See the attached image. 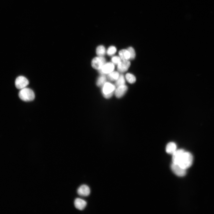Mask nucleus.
<instances>
[{
	"label": "nucleus",
	"mask_w": 214,
	"mask_h": 214,
	"mask_svg": "<svg viewBox=\"0 0 214 214\" xmlns=\"http://www.w3.org/2000/svg\"><path fill=\"white\" fill-rule=\"evenodd\" d=\"M116 86L108 82H106L102 86V93L106 98H111L114 94Z\"/></svg>",
	"instance_id": "nucleus-3"
},
{
	"label": "nucleus",
	"mask_w": 214,
	"mask_h": 214,
	"mask_svg": "<svg viewBox=\"0 0 214 214\" xmlns=\"http://www.w3.org/2000/svg\"><path fill=\"white\" fill-rule=\"evenodd\" d=\"M125 78L127 81L130 84L134 83L136 81V78L133 74L127 73L125 75Z\"/></svg>",
	"instance_id": "nucleus-19"
},
{
	"label": "nucleus",
	"mask_w": 214,
	"mask_h": 214,
	"mask_svg": "<svg viewBox=\"0 0 214 214\" xmlns=\"http://www.w3.org/2000/svg\"><path fill=\"white\" fill-rule=\"evenodd\" d=\"M177 145L174 142H170L166 145V150L167 153L172 155L177 150Z\"/></svg>",
	"instance_id": "nucleus-13"
},
{
	"label": "nucleus",
	"mask_w": 214,
	"mask_h": 214,
	"mask_svg": "<svg viewBox=\"0 0 214 214\" xmlns=\"http://www.w3.org/2000/svg\"><path fill=\"white\" fill-rule=\"evenodd\" d=\"M29 84L28 80L25 77L20 76L18 77L15 81V85L16 88L19 89H21L26 87Z\"/></svg>",
	"instance_id": "nucleus-5"
},
{
	"label": "nucleus",
	"mask_w": 214,
	"mask_h": 214,
	"mask_svg": "<svg viewBox=\"0 0 214 214\" xmlns=\"http://www.w3.org/2000/svg\"><path fill=\"white\" fill-rule=\"evenodd\" d=\"M125 83V80L124 75L122 74H120L117 79L115 82V86L117 87L124 85Z\"/></svg>",
	"instance_id": "nucleus-17"
},
{
	"label": "nucleus",
	"mask_w": 214,
	"mask_h": 214,
	"mask_svg": "<svg viewBox=\"0 0 214 214\" xmlns=\"http://www.w3.org/2000/svg\"><path fill=\"white\" fill-rule=\"evenodd\" d=\"M119 75V74L118 72L113 71L108 74L107 77L109 81H116L118 78Z\"/></svg>",
	"instance_id": "nucleus-15"
},
{
	"label": "nucleus",
	"mask_w": 214,
	"mask_h": 214,
	"mask_svg": "<svg viewBox=\"0 0 214 214\" xmlns=\"http://www.w3.org/2000/svg\"><path fill=\"white\" fill-rule=\"evenodd\" d=\"M185 150L182 149L177 150L172 154V163L177 164Z\"/></svg>",
	"instance_id": "nucleus-11"
},
{
	"label": "nucleus",
	"mask_w": 214,
	"mask_h": 214,
	"mask_svg": "<svg viewBox=\"0 0 214 214\" xmlns=\"http://www.w3.org/2000/svg\"><path fill=\"white\" fill-rule=\"evenodd\" d=\"M106 78L104 75L100 76L96 81L97 85L99 87H102L106 82Z\"/></svg>",
	"instance_id": "nucleus-16"
},
{
	"label": "nucleus",
	"mask_w": 214,
	"mask_h": 214,
	"mask_svg": "<svg viewBox=\"0 0 214 214\" xmlns=\"http://www.w3.org/2000/svg\"><path fill=\"white\" fill-rule=\"evenodd\" d=\"M106 53V49L102 45L98 46L96 49V53L98 56H103Z\"/></svg>",
	"instance_id": "nucleus-18"
},
{
	"label": "nucleus",
	"mask_w": 214,
	"mask_h": 214,
	"mask_svg": "<svg viewBox=\"0 0 214 214\" xmlns=\"http://www.w3.org/2000/svg\"><path fill=\"white\" fill-rule=\"evenodd\" d=\"M105 59L103 56H98L94 58L91 62L92 67L96 70L100 69L106 63Z\"/></svg>",
	"instance_id": "nucleus-4"
},
{
	"label": "nucleus",
	"mask_w": 214,
	"mask_h": 214,
	"mask_svg": "<svg viewBox=\"0 0 214 214\" xmlns=\"http://www.w3.org/2000/svg\"><path fill=\"white\" fill-rule=\"evenodd\" d=\"M193 160L192 154L189 152L185 151L177 164L182 168L186 169L191 166Z\"/></svg>",
	"instance_id": "nucleus-1"
},
{
	"label": "nucleus",
	"mask_w": 214,
	"mask_h": 214,
	"mask_svg": "<svg viewBox=\"0 0 214 214\" xmlns=\"http://www.w3.org/2000/svg\"><path fill=\"white\" fill-rule=\"evenodd\" d=\"M74 204L76 208L80 210H82L86 207L87 203L84 200L77 198L74 201Z\"/></svg>",
	"instance_id": "nucleus-12"
},
{
	"label": "nucleus",
	"mask_w": 214,
	"mask_h": 214,
	"mask_svg": "<svg viewBox=\"0 0 214 214\" xmlns=\"http://www.w3.org/2000/svg\"><path fill=\"white\" fill-rule=\"evenodd\" d=\"M19 98L24 101H30L34 100L35 94L32 90L25 87L21 89L18 94Z\"/></svg>",
	"instance_id": "nucleus-2"
},
{
	"label": "nucleus",
	"mask_w": 214,
	"mask_h": 214,
	"mask_svg": "<svg viewBox=\"0 0 214 214\" xmlns=\"http://www.w3.org/2000/svg\"><path fill=\"white\" fill-rule=\"evenodd\" d=\"M127 50L130 54V59H133L136 56V53L133 47H130L128 48Z\"/></svg>",
	"instance_id": "nucleus-21"
},
{
	"label": "nucleus",
	"mask_w": 214,
	"mask_h": 214,
	"mask_svg": "<svg viewBox=\"0 0 214 214\" xmlns=\"http://www.w3.org/2000/svg\"><path fill=\"white\" fill-rule=\"evenodd\" d=\"M117 51L116 47L114 46H111L109 47L108 48L107 53L108 55L111 56L115 53Z\"/></svg>",
	"instance_id": "nucleus-20"
},
{
	"label": "nucleus",
	"mask_w": 214,
	"mask_h": 214,
	"mask_svg": "<svg viewBox=\"0 0 214 214\" xmlns=\"http://www.w3.org/2000/svg\"><path fill=\"white\" fill-rule=\"evenodd\" d=\"M77 192L80 196H86L90 194V190L88 186L86 185H83L78 188Z\"/></svg>",
	"instance_id": "nucleus-10"
},
{
	"label": "nucleus",
	"mask_w": 214,
	"mask_h": 214,
	"mask_svg": "<svg viewBox=\"0 0 214 214\" xmlns=\"http://www.w3.org/2000/svg\"><path fill=\"white\" fill-rule=\"evenodd\" d=\"M121 60L119 56H114L111 59L112 62L114 64L117 65L121 62Z\"/></svg>",
	"instance_id": "nucleus-22"
},
{
	"label": "nucleus",
	"mask_w": 214,
	"mask_h": 214,
	"mask_svg": "<svg viewBox=\"0 0 214 214\" xmlns=\"http://www.w3.org/2000/svg\"><path fill=\"white\" fill-rule=\"evenodd\" d=\"M119 57L122 61L128 60L130 59V55L127 50L122 49L119 52Z\"/></svg>",
	"instance_id": "nucleus-14"
},
{
	"label": "nucleus",
	"mask_w": 214,
	"mask_h": 214,
	"mask_svg": "<svg viewBox=\"0 0 214 214\" xmlns=\"http://www.w3.org/2000/svg\"><path fill=\"white\" fill-rule=\"evenodd\" d=\"M128 89L127 86L125 85L117 87L114 91V95L117 97L120 98L125 94Z\"/></svg>",
	"instance_id": "nucleus-9"
},
{
	"label": "nucleus",
	"mask_w": 214,
	"mask_h": 214,
	"mask_svg": "<svg viewBox=\"0 0 214 214\" xmlns=\"http://www.w3.org/2000/svg\"><path fill=\"white\" fill-rule=\"evenodd\" d=\"M114 69V65L113 63L108 62L106 63L99 71L102 75L108 74L113 71Z\"/></svg>",
	"instance_id": "nucleus-7"
},
{
	"label": "nucleus",
	"mask_w": 214,
	"mask_h": 214,
	"mask_svg": "<svg viewBox=\"0 0 214 214\" xmlns=\"http://www.w3.org/2000/svg\"><path fill=\"white\" fill-rule=\"evenodd\" d=\"M130 65V63L128 60H122L117 65V70L120 73H124L128 70Z\"/></svg>",
	"instance_id": "nucleus-8"
},
{
	"label": "nucleus",
	"mask_w": 214,
	"mask_h": 214,
	"mask_svg": "<svg viewBox=\"0 0 214 214\" xmlns=\"http://www.w3.org/2000/svg\"><path fill=\"white\" fill-rule=\"evenodd\" d=\"M171 167L172 171L177 176L183 177L186 174V169L182 168L178 164L172 163Z\"/></svg>",
	"instance_id": "nucleus-6"
}]
</instances>
